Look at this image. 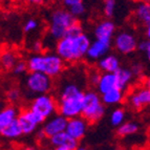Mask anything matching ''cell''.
<instances>
[{
    "label": "cell",
    "instance_id": "6da1fadb",
    "mask_svg": "<svg viewBox=\"0 0 150 150\" xmlns=\"http://www.w3.org/2000/svg\"><path fill=\"white\" fill-rule=\"evenodd\" d=\"M85 93L75 82L66 83L58 95V112L66 119L81 117Z\"/></svg>",
    "mask_w": 150,
    "mask_h": 150
},
{
    "label": "cell",
    "instance_id": "7a4b0ae2",
    "mask_svg": "<svg viewBox=\"0 0 150 150\" xmlns=\"http://www.w3.org/2000/svg\"><path fill=\"white\" fill-rule=\"evenodd\" d=\"M91 41L86 34L77 37H64L56 43V54L64 62L74 63L80 61L87 55Z\"/></svg>",
    "mask_w": 150,
    "mask_h": 150
},
{
    "label": "cell",
    "instance_id": "3957f363",
    "mask_svg": "<svg viewBox=\"0 0 150 150\" xmlns=\"http://www.w3.org/2000/svg\"><path fill=\"white\" fill-rule=\"evenodd\" d=\"M28 62V71H36L47 75L50 78L58 77L64 69L65 62L56 53H45L32 55Z\"/></svg>",
    "mask_w": 150,
    "mask_h": 150
},
{
    "label": "cell",
    "instance_id": "277c9868",
    "mask_svg": "<svg viewBox=\"0 0 150 150\" xmlns=\"http://www.w3.org/2000/svg\"><path fill=\"white\" fill-rule=\"evenodd\" d=\"M77 18L74 17L68 10L65 8H56L50 13V24H48V35L55 41L66 36L68 28L76 22Z\"/></svg>",
    "mask_w": 150,
    "mask_h": 150
},
{
    "label": "cell",
    "instance_id": "5b68a950",
    "mask_svg": "<svg viewBox=\"0 0 150 150\" xmlns=\"http://www.w3.org/2000/svg\"><path fill=\"white\" fill-rule=\"evenodd\" d=\"M105 115V104L103 103L101 95L93 90L85 93L82 117L88 123H96Z\"/></svg>",
    "mask_w": 150,
    "mask_h": 150
},
{
    "label": "cell",
    "instance_id": "8992f818",
    "mask_svg": "<svg viewBox=\"0 0 150 150\" xmlns=\"http://www.w3.org/2000/svg\"><path fill=\"white\" fill-rule=\"evenodd\" d=\"M30 109L45 121L52 118L58 110V101L48 93L36 96L30 104Z\"/></svg>",
    "mask_w": 150,
    "mask_h": 150
},
{
    "label": "cell",
    "instance_id": "52a82bcc",
    "mask_svg": "<svg viewBox=\"0 0 150 150\" xmlns=\"http://www.w3.org/2000/svg\"><path fill=\"white\" fill-rule=\"evenodd\" d=\"M24 86L28 93L33 95H44V93H48V91L52 89L53 80L47 75L30 71L25 78Z\"/></svg>",
    "mask_w": 150,
    "mask_h": 150
},
{
    "label": "cell",
    "instance_id": "ba28073f",
    "mask_svg": "<svg viewBox=\"0 0 150 150\" xmlns=\"http://www.w3.org/2000/svg\"><path fill=\"white\" fill-rule=\"evenodd\" d=\"M17 121L20 124L24 135H28L34 133L36 131V129L38 128V126L43 125L45 122L44 119L41 118L40 115H38L34 111H32L30 108L22 110L19 113V117H18Z\"/></svg>",
    "mask_w": 150,
    "mask_h": 150
},
{
    "label": "cell",
    "instance_id": "9c48e42d",
    "mask_svg": "<svg viewBox=\"0 0 150 150\" xmlns=\"http://www.w3.org/2000/svg\"><path fill=\"white\" fill-rule=\"evenodd\" d=\"M113 46L122 55H129L139 47V42L132 33L124 30L115 35Z\"/></svg>",
    "mask_w": 150,
    "mask_h": 150
},
{
    "label": "cell",
    "instance_id": "30bf717a",
    "mask_svg": "<svg viewBox=\"0 0 150 150\" xmlns=\"http://www.w3.org/2000/svg\"><path fill=\"white\" fill-rule=\"evenodd\" d=\"M67 123L68 119L63 117L62 115H60V113L54 115L52 118L47 119L44 122V124L42 126V130L43 132L45 133V135H46V138L50 139L52 137L58 134V133L66 131Z\"/></svg>",
    "mask_w": 150,
    "mask_h": 150
},
{
    "label": "cell",
    "instance_id": "8fae6325",
    "mask_svg": "<svg viewBox=\"0 0 150 150\" xmlns=\"http://www.w3.org/2000/svg\"><path fill=\"white\" fill-rule=\"evenodd\" d=\"M111 42L112 41L96 39L90 44V47L87 52L86 58L89 61H99L101 58L108 55L110 47H111Z\"/></svg>",
    "mask_w": 150,
    "mask_h": 150
},
{
    "label": "cell",
    "instance_id": "7c38bea8",
    "mask_svg": "<svg viewBox=\"0 0 150 150\" xmlns=\"http://www.w3.org/2000/svg\"><path fill=\"white\" fill-rule=\"evenodd\" d=\"M87 127L88 122L81 115V117H77V118L68 120L66 132L77 141H80L84 138V135L87 131Z\"/></svg>",
    "mask_w": 150,
    "mask_h": 150
},
{
    "label": "cell",
    "instance_id": "4fadbf2b",
    "mask_svg": "<svg viewBox=\"0 0 150 150\" xmlns=\"http://www.w3.org/2000/svg\"><path fill=\"white\" fill-rule=\"evenodd\" d=\"M128 103L134 109H142L150 105V89L146 86L134 90L128 98Z\"/></svg>",
    "mask_w": 150,
    "mask_h": 150
},
{
    "label": "cell",
    "instance_id": "5bb4252c",
    "mask_svg": "<svg viewBox=\"0 0 150 150\" xmlns=\"http://www.w3.org/2000/svg\"><path fill=\"white\" fill-rule=\"evenodd\" d=\"M115 32V24L109 19L102 20L96 25L93 34L96 39L111 41Z\"/></svg>",
    "mask_w": 150,
    "mask_h": 150
},
{
    "label": "cell",
    "instance_id": "9a60e30c",
    "mask_svg": "<svg viewBox=\"0 0 150 150\" xmlns=\"http://www.w3.org/2000/svg\"><path fill=\"white\" fill-rule=\"evenodd\" d=\"M50 140V145L54 148L57 147H65L68 148L70 150H76L79 147V141H77L76 139H74L73 137H70L66 131L52 137Z\"/></svg>",
    "mask_w": 150,
    "mask_h": 150
},
{
    "label": "cell",
    "instance_id": "2e32d148",
    "mask_svg": "<svg viewBox=\"0 0 150 150\" xmlns=\"http://www.w3.org/2000/svg\"><path fill=\"white\" fill-rule=\"evenodd\" d=\"M98 68L102 71V74H115L121 68L120 60L115 55L108 54L98 61Z\"/></svg>",
    "mask_w": 150,
    "mask_h": 150
},
{
    "label": "cell",
    "instance_id": "e0dca14e",
    "mask_svg": "<svg viewBox=\"0 0 150 150\" xmlns=\"http://www.w3.org/2000/svg\"><path fill=\"white\" fill-rule=\"evenodd\" d=\"M115 88H118V80H117L115 74H102L100 81L97 85V90L99 91V93L103 95Z\"/></svg>",
    "mask_w": 150,
    "mask_h": 150
},
{
    "label": "cell",
    "instance_id": "ac0fdd59",
    "mask_svg": "<svg viewBox=\"0 0 150 150\" xmlns=\"http://www.w3.org/2000/svg\"><path fill=\"white\" fill-rule=\"evenodd\" d=\"M19 111L18 109L13 105H8L5 106L1 112H0V130H2L3 128H5L6 126H8L10 124L14 123L15 121H17L18 117H19Z\"/></svg>",
    "mask_w": 150,
    "mask_h": 150
},
{
    "label": "cell",
    "instance_id": "d6986e66",
    "mask_svg": "<svg viewBox=\"0 0 150 150\" xmlns=\"http://www.w3.org/2000/svg\"><path fill=\"white\" fill-rule=\"evenodd\" d=\"M103 103L105 104V106H115L120 104L124 99V93L123 90L119 89V88H115L111 89L107 93L101 95Z\"/></svg>",
    "mask_w": 150,
    "mask_h": 150
},
{
    "label": "cell",
    "instance_id": "ffe728a7",
    "mask_svg": "<svg viewBox=\"0 0 150 150\" xmlns=\"http://www.w3.org/2000/svg\"><path fill=\"white\" fill-rule=\"evenodd\" d=\"M115 74L117 76V80H118V88L124 91L133 80L134 75H133L132 70L129 69V68L121 67Z\"/></svg>",
    "mask_w": 150,
    "mask_h": 150
},
{
    "label": "cell",
    "instance_id": "44dd1931",
    "mask_svg": "<svg viewBox=\"0 0 150 150\" xmlns=\"http://www.w3.org/2000/svg\"><path fill=\"white\" fill-rule=\"evenodd\" d=\"M1 135L6 140H16V139L20 138L21 135H23L22 128H21L20 124L18 123V121H15L14 123L10 124L2 130H0Z\"/></svg>",
    "mask_w": 150,
    "mask_h": 150
},
{
    "label": "cell",
    "instance_id": "7402d4cb",
    "mask_svg": "<svg viewBox=\"0 0 150 150\" xmlns=\"http://www.w3.org/2000/svg\"><path fill=\"white\" fill-rule=\"evenodd\" d=\"M135 17L140 22L150 24V2H140L135 8Z\"/></svg>",
    "mask_w": 150,
    "mask_h": 150
},
{
    "label": "cell",
    "instance_id": "603a6c76",
    "mask_svg": "<svg viewBox=\"0 0 150 150\" xmlns=\"http://www.w3.org/2000/svg\"><path fill=\"white\" fill-rule=\"evenodd\" d=\"M0 62L2 67L6 70H13V68L15 67V65L18 62V56L15 52L13 50H4L2 54H1V59H0Z\"/></svg>",
    "mask_w": 150,
    "mask_h": 150
},
{
    "label": "cell",
    "instance_id": "cb8c5ba5",
    "mask_svg": "<svg viewBox=\"0 0 150 150\" xmlns=\"http://www.w3.org/2000/svg\"><path fill=\"white\" fill-rule=\"evenodd\" d=\"M139 130V125L134 122H125L122 125L119 126L117 129V133L120 137H128L132 135Z\"/></svg>",
    "mask_w": 150,
    "mask_h": 150
},
{
    "label": "cell",
    "instance_id": "d4e9b609",
    "mask_svg": "<svg viewBox=\"0 0 150 150\" xmlns=\"http://www.w3.org/2000/svg\"><path fill=\"white\" fill-rule=\"evenodd\" d=\"M125 110L122 108H115L112 110V112L110 113V123L115 127H119L125 123Z\"/></svg>",
    "mask_w": 150,
    "mask_h": 150
},
{
    "label": "cell",
    "instance_id": "484cf974",
    "mask_svg": "<svg viewBox=\"0 0 150 150\" xmlns=\"http://www.w3.org/2000/svg\"><path fill=\"white\" fill-rule=\"evenodd\" d=\"M117 0H104L103 2V13L107 18H111L115 15Z\"/></svg>",
    "mask_w": 150,
    "mask_h": 150
},
{
    "label": "cell",
    "instance_id": "4316f807",
    "mask_svg": "<svg viewBox=\"0 0 150 150\" xmlns=\"http://www.w3.org/2000/svg\"><path fill=\"white\" fill-rule=\"evenodd\" d=\"M83 34V28L81 23H79L78 21H76L74 24H71L68 28L67 32H66V36L65 37H77Z\"/></svg>",
    "mask_w": 150,
    "mask_h": 150
},
{
    "label": "cell",
    "instance_id": "83f0119b",
    "mask_svg": "<svg viewBox=\"0 0 150 150\" xmlns=\"http://www.w3.org/2000/svg\"><path fill=\"white\" fill-rule=\"evenodd\" d=\"M85 4L83 2L81 3H78V4L74 5L71 6L70 8H68V11L70 12V14L74 16L75 18H78V17H81V16L84 15V13H85Z\"/></svg>",
    "mask_w": 150,
    "mask_h": 150
},
{
    "label": "cell",
    "instance_id": "f1b7e54d",
    "mask_svg": "<svg viewBox=\"0 0 150 150\" xmlns=\"http://www.w3.org/2000/svg\"><path fill=\"white\" fill-rule=\"evenodd\" d=\"M28 70V62H25V61H18L17 64L15 65V67L13 68L12 71L14 75L21 76V75H24Z\"/></svg>",
    "mask_w": 150,
    "mask_h": 150
},
{
    "label": "cell",
    "instance_id": "f546056e",
    "mask_svg": "<svg viewBox=\"0 0 150 150\" xmlns=\"http://www.w3.org/2000/svg\"><path fill=\"white\" fill-rule=\"evenodd\" d=\"M38 26H39V22L36 20L35 18H30V19H28L24 22V24H23V30H24V33H28H28L35 32L38 28Z\"/></svg>",
    "mask_w": 150,
    "mask_h": 150
},
{
    "label": "cell",
    "instance_id": "4dcf8cb0",
    "mask_svg": "<svg viewBox=\"0 0 150 150\" xmlns=\"http://www.w3.org/2000/svg\"><path fill=\"white\" fill-rule=\"evenodd\" d=\"M21 97V93H20V90L17 89V88H11V89L8 90V93H6V98H8V100L12 103H15L17 102Z\"/></svg>",
    "mask_w": 150,
    "mask_h": 150
},
{
    "label": "cell",
    "instance_id": "1f68e13d",
    "mask_svg": "<svg viewBox=\"0 0 150 150\" xmlns=\"http://www.w3.org/2000/svg\"><path fill=\"white\" fill-rule=\"evenodd\" d=\"M102 74H99V73H93L89 75V82L93 84V85H98V83L100 81V78Z\"/></svg>",
    "mask_w": 150,
    "mask_h": 150
},
{
    "label": "cell",
    "instance_id": "d6a6232c",
    "mask_svg": "<svg viewBox=\"0 0 150 150\" xmlns=\"http://www.w3.org/2000/svg\"><path fill=\"white\" fill-rule=\"evenodd\" d=\"M81 2H83V0H63L62 1L63 5H64L67 10L71 8V6H74V5L78 4V3H81Z\"/></svg>",
    "mask_w": 150,
    "mask_h": 150
},
{
    "label": "cell",
    "instance_id": "836d02e7",
    "mask_svg": "<svg viewBox=\"0 0 150 150\" xmlns=\"http://www.w3.org/2000/svg\"><path fill=\"white\" fill-rule=\"evenodd\" d=\"M42 50V43L41 41H34L32 44V50H34L36 54H40Z\"/></svg>",
    "mask_w": 150,
    "mask_h": 150
},
{
    "label": "cell",
    "instance_id": "e575fe53",
    "mask_svg": "<svg viewBox=\"0 0 150 150\" xmlns=\"http://www.w3.org/2000/svg\"><path fill=\"white\" fill-rule=\"evenodd\" d=\"M131 70H132V73H133V75H134V76L142 75V73H143V65L134 64L132 66V68H131Z\"/></svg>",
    "mask_w": 150,
    "mask_h": 150
},
{
    "label": "cell",
    "instance_id": "d590c367",
    "mask_svg": "<svg viewBox=\"0 0 150 150\" xmlns=\"http://www.w3.org/2000/svg\"><path fill=\"white\" fill-rule=\"evenodd\" d=\"M148 46H149V40H144V41H141L140 43H139V50H141V52H144V53H146L148 50Z\"/></svg>",
    "mask_w": 150,
    "mask_h": 150
},
{
    "label": "cell",
    "instance_id": "8d00e7d4",
    "mask_svg": "<svg viewBox=\"0 0 150 150\" xmlns=\"http://www.w3.org/2000/svg\"><path fill=\"white\" fill-rule=\"evenodd\" d=\"M24 1L30 3V4H34V5H40V4H43L44 2H46V0H24Z\"/></svg>",
    "mask_w": 150,
    "mask_h": 150
},
{
    "label": "cell",
    "instance_id": "74e56055",
    "mask_svg": "<svg viewBox=\"0 0 150 150\" xmlns=\"http://www.w3.org/2000/svg\"><path fill=\"white\" fill-rule=\"evenodd\" d=\"M145 35H146V38H147V40H149V41H150V24L146 25Z\"/></svg>",
    "mask_w": 150,
    "mask_h": 150
},
{
    "label": "cell",
    "instance_id": "f35d334b",
    "mask_svg": "<svg viewBox=\"0 0 150 150\" xmlns=\"http://www.w3.org/2000/svg\"><path fill=\"white\" fill-rule=\"evenodd\" d=\"M19 150H36L34 147H32V146H24V147L20 148Z\"/></svg>",
    "mask_w": 150,
    "mask_h": 150
},
{
    "label": "cell",
    "instance_id": "ab89813d",
    "mask_svg": "<svg viewBox=\"0 0 150 150\" xmlns=\"http://www.w3.org/2000/svg\"><path fill=\"white\" fill-rule=\"evenodd\" d=\"M145 86L150 89V76L147 78V79H146V81H145Z\"/></svg>",
    "mask_w": 150,
    "mask_h": 150
},
{
    "label": "cell",
    "instance_id": "60d3db41",
    "mask_svg": "<svg viewBox=\"0 0 150 150\" xmlns=\"http://www.w3.org/2000/svg\"><path fill=\"white\" fill-rule=\"evenodd\" d=\"M146 56H147V59L149 60V62H150V46H148V50H147V52H146Z\"/></svg>",
    "mask_w": 150,
    "mask_h": 150
},
{
    "label": "cell",
    "instance_id": "b9f144b4",
    "mask_svg": "<svg viewBox=\"0 0 150 150\" xmlns=\"http://www.w3.org/2000/svg\"><path fill=\"white\" fill-rule=\"evenodd\" d=\"M55 150H70V149L65 148V147H57V148H55Z\"/></svg>",
    "mask_w": 150,
    "mask_h": 150
},
{
    "label": "cell",
    "instance_id": "7bdbcfd3",
    "mask_svg": "<svg viewBox=\"0 0 150 150\" xmlns=\"http://www.w3.org/2000/svg\"><path fill=\"white\" fill-rule=\"evenodd\" d=\"M76 150H86V149H85V148H84V147H80V146H79V147H78Z\"/></svg>",
    "mask_w": 150,
    "mask_h": 150
},
{
    "label": "cell",
    "instance_id": "ee69618b",
    "mask_svg": "<svg viewBox=\"0 0 150 150\" xmlns=\"http://www.w3.org/2000/svg\"><path fill=\"white\" fill-rule=\"evenodd\" d=\"M55 1H61V2H62L63 0H55Z\"/></svg>",
    "mask_w": 150,
    "mask_h": 150
},
{
    "label": "cell",
    "instance_id": "f6af8a7d",
    "mask_svg": "<svg viewBox=\"0 0 150 150\" xmlns=\"http://www.w3.org/2000/svg\"><path fill=\"white\" fill-rule=\"evenodd\" d=\"M47 150H55V148H52V149H47Z\"/></svg>",
    "mask_w": 150,
    "mask_h": 150
},
{
    "label": "cell",
    "instance_id": "bcb514c9",
    "mask_svg": "<svg viewBox=\"0 0 150 150\" xmlns=\"http://www.w3.org/2000/svg\"><path fill=\"white\" fill-rule=\"evenodd\" d=\"M115 150H120V149H115Z\"/></svg>",
    "mask_w": 150,
    "mask_h": 150
}]
</instances>
